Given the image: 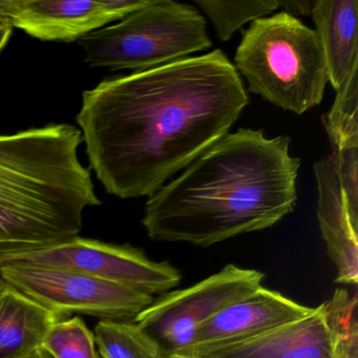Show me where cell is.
Returning a JSON list of instances; mask_svg holds the SVG:
<instances>
[{"mask_svg": "<svg viewBox=\"0 0 358 358\" xmlns=\"http://www.w3.org/2000/svg\"><path fill=\"white\" fill-rule=\"evenodd\" d=\"M41 349L52 358H100L95 335L79 316L55 322Z\"/></svg>", "mask_w": 358, "mask_h": 358, "instance_id": "obj_19", "label": "cell"}, {"mask_svg": "<svg viewBox=\"0 0 358 358\" xmlns=\"http://www.w3.org/2000/svg\"><path fill=\"white\" fill-rule=\"evenodd\" d=\"M317 217L327 252L336 267L335 282L358 284V220L350 215L335 171L332 155L314 164Z\"/></svg>", "mask_w": 358, "mask_h": 358, "instance_id": "obj_12", "label": "cell"}, {"mask_svg": "<svg viewBox=\"0 0 358 358\" xmlns=\"http://www.w3.org/2000/svg\"><path fill=\"white\" fill-rule=\"evenodd\" d=\"M264 278L257 270L228 264L192 286L160 294L134 322L169 353L178 351L219 312L259 288Z\"/></svg>", "mask_w": 358, "mask_h": 358, "instance_id": "obj_8", "label": "cell"}, {"mask_svg": "<svg viewBox=\"0 0 358 358\" xmlns=\"http://www.w3.org/2000/svg\"><path fill=\"white\" fill-rule=\"evenodd\" d=\"M278 3H280V8L285 10L284 12L293 17H296V16L311 15L315 1L289 0V1H278Z\"/></svg>", "mask_w": 358, "mask_h": 358, "instance_id": "obj_20", "label": "cell"}, {"mask_svg": "<svg viewBox=\"0 0 358 358\" xmlns=\"http://www.w3.org/2000/svg\"><path fill=\"white\" fill-rule=\"evenodd\" d=\"M331 351L332 331L324 301L308 315L259 334L175 352L194 358H330Z\"/></svg>", "mask_w": 358, "mask_h": 358, "instance_id": "obj_10", "label": "cell"}, {"mask_svg": "<svg viewBox=\"0 0 358 358\" xmlns=\"http://www.w3.org/2000/svg\"><path fill=\"white\" fill-rule=\"evenodd\" d=\"M248 102L238 71L215 50L101 81L83 92L76 121L106 192L139 198L225 137Z\"/></svg>", "mask_w": 358, "mask_h": 358, "instance_id": "obj_1", "label": "cell"}, {"mask_svg": "<svg viewBox=\"0 0 358 358\" xmlns=\"http://www.w3.org/2000/svg\"><path fill=\"white\" fill-rule=\"evenodd\" d=\"M326 303L332 331L330 358H358L357 293L337 289Z\"/></svg>", "mask_w": 358, "mask_h": 358, "instance_id": "obj_17", "label": "cell"}, {"mask_svg": "<svg viewBox=\"0 0 358 358\" xmlns=\"http://www.w3.org/2000/svg\"><path fill=\"white\" fill-rule=\"evenodd\" d=\"M234 64L249 92L296 115L322 102L329 81L317 33L284 11L251 22Z\"/></svg>", "mask_w": 358, "mask_h": 358, "instance_id": "obj_4", "label": "cell"}, {"mask_svg": "<svg viewBox=\"0 0 358 358\" xmlns=\"http://www.w3.org/2000/svg\"><path fill=\"white\" fill-rule=\"evenodd\" d=\"M12 30H13V27H12L10 20L6 22L5 24H0V52L3 51V48L9 41L12 35Z\"/></svg>", "mask_w": 358, "mask_h": 358, "instance_id": "obj_21", "label": "cell"}, {"mask_svg": "<svg viewBox=\"0 0 358 358\" xmlns=\"http://www.w3.org/2000/svg\"><path fill=\"white\" fill-rule=\"evenodd\" d=\"M312 311L313 308L261 286L211 318L199 329L189 345L246 338L294 322Z\"/></svg>", "mask_w": 358, "mask_h": 358, "instance_id": "obj_11", "label": "cell"}, {"mask_svg": "<svg viewBox=\"0 0 358 358\" xmlns=\"http://www.w3.org/2000/svg\"><path fill=\"white\" fill-rule=\"evenodd\" d=\"M8 288V285L6 284L5 280H3V278H1V275H0V294L1 293L5 292L6 289Z\"/></svg>", "mask_w": 358, "mask_h": 358, "instance_id": "obj_24", "label": "cell"}, {"mask_svg": "<svg viewBox=\"0 0 358 358\" xmlns=\"http://www.w3.org/2000/svg\"><path fill=\"white\" fill-rule=\"evenodd\" d=\"M64 318L8 286L0 294V358L30 357L41 349L51 327Z\"/></svg>", "mask_w": 358, "mask_h": 358, "instance_id": "obj_14", "label": "cell"}, {"mask_svg": "<svg viewBox=\"0 0 358 358\" xmlns=\"http://www.w3.org/2000/svg\"><path fill=\"white\" fill-rule=\"evenodd\" d=\"M150 0H9L6 18L34 38L73 43L129 14Z\"/></svg>", "mask_w": 358, "mask_h": 358, "instance_id": "obj_9", "label": "cell"}, {"mask_svg": "<svg viewBox=\"0 0 358 358\" xmlns=\"http://www.w3.org/2000/svg\"><path fill=\"white\" fill-rule=\"evenodd\" d=\"M169 358H194L192 356L185 355V354L179 353V352H171L169 354Z\"/></svg>", "mask_w": 358, "mask_h": 358, "instance_id": "obj_23", "label": "cell"}, {"mask_svg": "<svg viewBox=\"0 0 358 358\" xmlns=\"http://www.w3.org/2000/svg\"><path fill=\"white\" fill-rule=\"evenodd\" d=\"M29 358H52L47 352L43 349L37 350L34 354L30 356Z\"/></svg>", "mask_w": 358, "mask_h": 358, "instance_id": "obj_22", "label": "cell"}, {"mask_svg": "<svg viewBox=\"0 0 358 358\" xmlns=\"http://www.w3.org/2000/svg\"><path fill=\"white\" fill-rule=\"evenodd\" d=\"M94 68L143 72L213 45L205 18L188 3L150 0L115 24L79 41Z\"/></svg>", "mask_w": 358, "mask_h": 358, "instance_id": "obj_5", "label": "cell"}, {"mask_svg": "<svg viewBox=\"0 0 358 358\" xmlns=\"http://www.w3.org/2000/svg\"><path fill=\"white\" fill-rule=\"evenodd\" d=\"M8 18H3V17H0V24H5L6 22H8Z\"/></svg>", "mask_w": 358, "mask_h": 358, "instance_id": "obj_25", "label": "cell"}, {"mask_svg": "<svg viewBox=\"0 0 358 358\" xmlns=\"http://www.w3.org/2000/svg\"><path fill=\"white\" fill-rule=\"evenodd\" d=\"M322 121L333 150L358 146V73L337 90L334 104Z\"/></svg>", "mask_w": 358, "mask_h": 358, "instance_id": "obj_18", "label": "cell"}, {"mask_svg": "<svg viewBox=\"0 0 358 358\" xmlns=\"http://www.w3.org/2000/svg\"><path fill=\"white\" fill-rule=\"evenodd\" d=\"M289 146L290 138L262 129L227 134L150 196L148 238L209 247L275 225L296 204L301 160Z\"/></svg>", "mask_w": 358, "mask_h": 358, "instance_id": "obj_2", "label": "cell"}, {"mask_svg": "<svg viewBox=\"0 0 358 358\" xmlns=\"http://www.w3.org/2000/svg\"><path fill=\"white\" fill-rule=\"evenodd\" d=\"M94 335L100 358H169V352L135 322L100 320Z\"/></svg>", "mask_w": 358, "mask_h": 358, "instance_id": "obj_15", "label": "cell"}, {"mask_svg": "<svg viewBox=\"0 0 358 358\" xmlns=\"http://www.w3.org/2000/svg\"><path fill=\"white\" fill-rule=\"evenodd\" d=\"M81 143L80 129L66 123L0 135V249L78 236L85 209L101 204Z\"/></svg>", "mask_w": 358, "mask_h": 358, "instance_id": "obj_3", "label": "cell"}, {"mask_svg": "<svg viewBox=\"0 0 358 358\" xmlns=\"http://www.w3.org/2000/svg\"><path fill=\"white\" fill-rule=\"evenodd\" d=\"M196 6L213 22L217 38L229 41L232 35L247 22L266 17L280 9L278 0H253V1H217L196 0Z\"/></svg>", "mask_w": 358, "mask_h": 358, "instance_id": "obj_16", "label": "cell"}, {"mask_svg": "<svg viewBox=\"0 0 358 358\" xmlns=\"http://www.w3.org/2000/svg\"><path fill=\"white\" fill-rule=\"evenodd\" d=\"M0 275L8 286L64 317L77 313L134 322L155 299L136 289L72 270L8 265L0 267Z\"/></svg>", "mask_w": 358, "mask_h": 358, "instance_id": "obj_7", "label": "cell"}, {"mask_svg": "<svg viewBox=\"0 0 358 358\" xmlns=\"http://www.w3.org/2000/svg\"><path fill=\"white\" fill-rule=\"evenodd\" d=\"M335 91L358 72L357 0H316L311 13Z\"/></svg>", "mask_w": 358, "mask_h": 358, "instance_id": "obj_13", "label": "cell"}, {"mask_svg": "<svg viewBox=\"0 0 358 358\" xmlns=\"http://www.w3.org/2000/svg\"><path fill=\"white\" fill-rule=\"evenodd\" d=\"M8 265L72 270L152 296L169 292L181 280L177 268L169 262L152 261L141 249L78 236L43 246L0 249V267Z\"/></svg>", "mask_w": 358, "mask_h": 358, "instance_id": "obj_6", "label": "cell"}]
</instances>
